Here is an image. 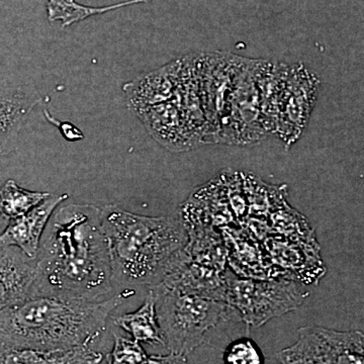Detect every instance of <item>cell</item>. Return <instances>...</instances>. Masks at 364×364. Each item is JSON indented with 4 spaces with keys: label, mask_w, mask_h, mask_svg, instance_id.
<instances>
[{
    "label": "cell",
    "mask_w": 364,
    "mask_h": 364,
    "mask_svg": "<svg viewBox=\"0 0 364 364\" xmlns=\"http://www.w3.org/2000/svg\"><path fill=\"white\" fill-rule=\"evenodd\" d=\"M39 256L30 294L97 301L111 293V258L102 210L95 205L55 210Z\"/></svg>",
    "instance_id": "6da1fadb"
},
{
    "label": "cell",
    "mask_w": 364,
    "mask_h": 364,
    "mask_svg": "<svg viewBox=\"0 0 364 364\" xmlns=\"http://www.w3.org/2000/svg\"><path fill=\"white\" fill-rule=\"evenodd\" d=\"M133 294L126 289L100 301L30 294L0 310V349L67 350L90 346L105 331L112 311Z\"/></svg>",
    "instance_id": "7a4b0ae2"
},
{
    "label": "cell",
    "mask_w": 364,
    "mask_h": 364,
    "mask_svg": "<svg viewBox=\"0 0 364 364\" xmlns=\"http://www.w3.org/2000/svg\"><path fill=\"white\" fill-rule=\"evenodd\" d=\"M102 223L112 280L122 284L157 286L188 242L181 218L171 215L147 217L109 205Z\"/></svg>",
    "instance_id": "3957f363"
},
{
    "label": "cell",
    "mask_w": 364,
    "mask_h": 364,
    "mask_svg": "<svg viewBox=\"0 0 364 364\" xmlns=\"http://www.w3.org/2000/svg\"><path fill=\"white\" fill-rule=\"evenodd\" d=\"M165 346L188 356L205 342V335L226 317L224 301L157 284L151 289Z\"/></svg>",
    "instance_id": "277c9868"
},
{
    "label": "cell",
    "mask_w": 364,
    "mask_h": 364,
    "mask_svg": "<svg viewBox=\"0 0 364 364\" xmlns=\"http://www.w3.org/2000/svg\"><path fill=\"white\" fill-rule=\"evenodd\" d=\"M308 293L289 280H258L225 277V301L237 309L247 327L258 328L268 321L298 309Z\"/></svg>",
    "instance_id": "5b68a950"
},
{
    "label": "cell",
    "mask_w": 364,
    "mask_h": 364,
    "mask_svg": "<svg viewBox=\"0 0 364 364\" xmlns=\"http://www.w3.org/2000/svg\"><path fill=\"white\" fill-rule=\"evenodd\" d=\"M318 91L315 74L303 64L289 66V76L277 107L274 133L287 148L301 136L310 119Z\"/></svg>",
    "instance_id": "8992f818"
},
{
    "label": "cell",
    "mask_w": 364,
    "mask_h": 364,
    "mask_svg": "<svg viewBox=\"0 0 364 364\" xmlns=\"http://www.w3.org/2000/svg\"><path fill=\"white\" fill-rule=\"evenodd\" d=\"M68 195H51L26 214L9 222L0 233V247L18 248L28 259L37 260L41 239L55 210Z\"/></svg>",
    "instance_id": "52a82bcc"
},
{
    "label": "cell",
    "mask_w": 364,
    "mask_h": 364,
    "mask_svg": "<svg viewBox=\"0 0 364 364\" xmlns=\"http://www.w3.org/2000/svg\"><path fill=\"white\" fill-rule=\"evenodd\" d=\"M41 100L31 86L0 85V157L11 149L26 117Z\"/></svg>",
    "instance_id": "ba28073f"
},
{
    "label": "cell",
    "mask_w": 364,
    "mask_h": 364,
    "mask_svg": "<svg viewBox=\"0 0 364 364\" xmlns=\"http://www.w3.org/2000/svg\"><path fill=\"white\" fill-rule=\"evenodd\" d=\"M36 279V260L20 250L4 248L0 255V310L25 299Z\"/></svg>",
    "instance_id": "9c48e42d"
},
{
    "label": "cell",
    "mask_w": 364,
    "mask_h": 364,
    "mask_svg": "<svg viewBox=\"0 0 364 364\" xmlns=\"http://www.w3.org/2000/svg\"><path fill=\"white\" fill-rule=\"evenodd\" d=\"M179 65L178 60L127 85L124 91L131 109L138 114L171 100L178 82Z\"/></svg>",
    "instance_id": "30bf717a"
},
{
    "label": "cell",
    "mask_w": 364,
    "mask_h": 364,
    "mask_svg": "<svg viewBox=\"0 0 364 364\" xmlns=\"http://www.w3.org/2000/svg\"><path fill=\"white\" fill-rule=\"evenodd\" d=\"M102 360L104 355L90 346L67 350L0 349V364H100Z\"/></svg>",
    "instance_id": "8fae6325"
},
{
    "label": "cell",
    "mask_w": 364,
    "mask_h": 364,
    "mask_svg": "<svg viewBox=\"0 0 364 364\" xmlns=\"http://www.w3.org/2000/svg\"><path fill=\"white\" fill-rule=\"evenodd\" d=\"M299 339L277 354L280 364H330L329 350L322 327L299 328Z\"/></svg>",
    "instance_id": "7c38bea8"
},
{
    "label": "cell",
    "mask_w": 364,
    "mask_h": 364,
    "mask_svg": "<svg viewBox=\"0 0 364 364\" xmlns=\"http://www.w3.org/2000/svg\"><path fill=\"white\" fill-rule=\"evenodd\" d=\"M114 325L131 335L139 343L164 345V338L158 323L154 294L148 293L143 305L135 312L114 318Z\"/></svg>",
    "instance_id": "4fadbf2b"
},
{
    "label": "cell",
    "mask_w": 364,
    "mask_h": 364,
    "mask_svg": "<svg viewBox=\"0 0 364 364\" xmlns=\"http://www.w3.org/2000/svg\"><path fill=\"white\" fill-rule=\"evenodd\" d=\"M330 364H364L363 331H337L322 327Z\"/></svg>",
    "instance_id": "5bb4252c"
},
{
    "label": "cell",
    "mask_w": 364,
    "mask_h": 364,
    "mask_svg": "<svg viewBox=\"0 0 364 364\" xmlns=\"http://www.w3.org/2000/svg\"><path fill=\"white\" fill-rule=\"evenodd\" d=\"M50 196L51 193L21 188L13 179H9L0 186V219L9 222L18 219Z\"/></svg>",
    "instance_id": "9a60e30c"
},
{
    "label": "cell",
    "mask_w": 364,
    "mask_h": 364,
    "mask_svg": "<svg viewBox=\"0 0 364 364\" xmlns=\"http://www.w3.org/2000/svg\"><path fill=\"white\" fill-rule=\"evenodd\" d=\"M147 353L136 340L114 334V346L107 355V364H142Z\"/></svg>",
    "instance_id": "2e32d148"
},
{
    "label": "cell",
    "mask_w": 364,
    "mask_h": 364,
    "mask_svg": "<svg viewBox=\"0 0 364 364\" xmlns=\"http://www.w3.org/2000/svg\"><path fill=\"white\" fill-rule=\"evenodd\" d=\"M225 364H264V356L250 338L235 340L223 354Z\"/></svg>",
    "instance_id": "e0dca14e"
},
{
    "label": "cell",
    "mask_w": 364,
    "mask_h": 364,
    "mask_svg": "<svg viewBox=\"0 0 364 364\" xmlns=\"http://www.w3.org/2000/svg\"><path fill=\"white\" fill-rule=\"evenodd\" d=\"M142 364H188V356L169 352L166 355H151Z\"/></svg>",
    "instance_id": "ac0fdd59"
},
{
    "label": "cell",
    "mask_w": 364,
    "mask_h": 364,
    "mask_svg": "<svg viewBox=\"0 0 364 364\" xmlns=\"http://www.w3.org/2000/svg\"><path fill=\"white\" fill-rule=\"evenodd\" d=\"M60 131H61L62 135L65 136L66 140L70 141V142L85 138L83 134L70 123H62Z\"/></svg>",
    "instance_id": "d6986e66"
}]
</instances>
